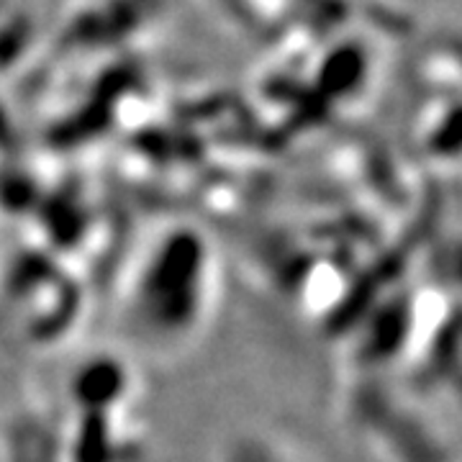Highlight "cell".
Masks as SVG:
<instances>
[{"instance_id": "obj_1", "label": "cell", "mask_w": 462, "mask_h": 462, "mask_svg": "<svg viewBox=\"0 0 462 462\" xmlns=\"http://www.w3.org/2000/svg\"><path fill=\"white\" fill-rule=\"evenodd\" d=\"M216 257L193 226L157 231L134 257L118 298V324L134 345L172 355L196 342L214 314Z\"/></svg>"}]
</instances>
